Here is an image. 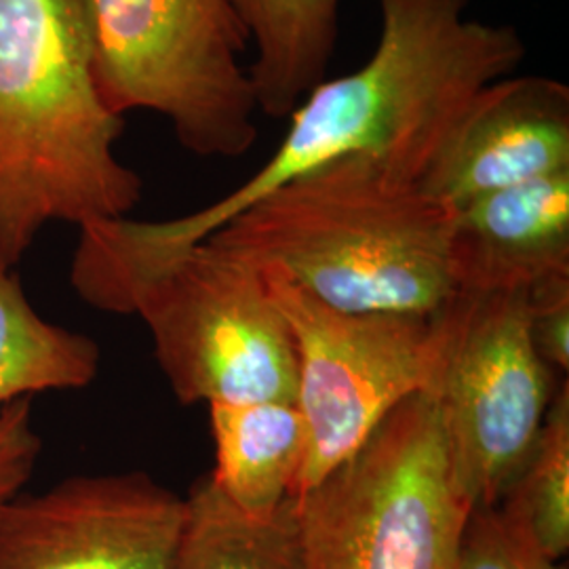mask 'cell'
Returning <instances> with one entry per match:
<instances>
[{
  "instance_id": "cell-1",
  "label": "cell",
  "mask_w": 569,
  "mask_h": 569,
  "mask_svg": "<svg viewBox=\"0 0 569 569\" xmlns=\"http://www.w3.org/2000/svg\"><path fill=\"white\" fill-rule=\"evenodd\" d=\"M472 0H378L382 30L355 72L321 81L287 117L283 142L224 199L152 224L159 243H201L279 186L363 154L422 182L472 98L515 74L528 47L509 23L468 20Z\"/></svg>"
},
{
  "instance_id": "cell-2",
  "label": "cell",
  "mask_w": 569,
  "mask_h": 569,
  "mask_svg": "<svg viewBox=\"0 0 569 569\" xmlns=\"http://www.w3.org/2000/svg\"><path fill=\"white\" fill-rule=\"evenodd\" d=\"M87 0H0V270L51 222L129 218L142 178L114 152Z\"/></svg>"
},
{
  "instance_id": "cell-3",
  "label": "cell",
  "mask_w": 569,
  "mask_h": 569,
  "mask_svg": "<svg viewBox=\"0 0 569 569\" xmlns=\"http://www.w3.org/2000/svg\"><path fill=\"white\" fill-rule=\"evenodd\" d=\"M453 220L422 183L350 154L279 186L207 239L333 308L430 317L458 291Z\"/></svg>"
},
{
  "instance_id": "cell-4",
  "label": "cell",
  "mask_w": 569,
  "mask_h": 569,
  "mask_svg": "<svg viewBox=\"0 0 569 569\" xmlns=\"http://www.w3.org/2000/svg\"><path fill=\"white\" fill-rule=\"evenodd\" d=\"M70 281L98 310L138 315L178 401H296V350L264 268L204 239L131 241L119 218L79 228Z\"/></svg>"
},
{
  "instance_id": "cell-5",
  "label": "cell",
  "mask_w": 569,
  "mask_h": 569,
  "mask_svg": "<svg viewBox=\"0 0 569 569\" xmlns=\"http://www.w3.org/2000/svg\"><path fill=\"white\" fill-rule=\"evenodd\" d=\"M472 512L451 479L441 418L425 392L296 496L306 569H456Z\"/></svg>"
},
{
  "instance_id": "cell-6",
  "label": "cell",
  "mask_w": 569,
  "mask_h": 569,
  "mask_svg": "<svg viewBox=\"0 0 569 569\" xmlns=\"http://www.w3.org/2000/svg\"><path fill=\"white\" fill-rule=\"evenodd\" d=\"M108 108L152 110L197 157L237 159L258 140L249 47L230 0H87Z\"/></svg>"
},
{
  "instance_id": "cell-7",
  "label": "cell",
  "mask_w": 569,
  "mask_h": 569,
  "mask_svg": "<svg viewBox=\"0 0 569 569\" xmlns=\"http://www.w3.org/2000/svg\"><path fill=\"white\" fill-rule=\"evenodd\" d=\"M529 289L456 291L432 315L427 392L439 411L456 488L498 507L552 403V369L529 333Z\"/></svg>"
},
{
  "instance_id": "cell-8",
  "label": "cell",
  "mask_w": 569,
  "mask_h": 569,
  "mask_svg": "<svg viewBox=\"0 0 569 569\" xmlns=\"http://www.w3.org/2000/svg\"><path fill=\"white\" fill-rule=\"evenodd\" d=\"M262 268L296 350V406L306 427L300 496L361 448L397 407L427 392L432 315L348 312L317 300L279 268Z\"/></svg>"
},
{
  "instance_id": "cell-9",
  "label": "cell",
  "mask_w": 569,
  "mask_h": 569,
  "mask_svg": "<svg viewBox=\"0 0 569 569\" xmlns=\"http://www.w3.org/2000/svg\"><path fill=\"white\" fill-rule=\"evenodd\" d=\"M183 498L150 475H77L0 507V569H171Z\"/></svg>"
},
{
  "instance_id": "cell-10",
  "label": "cell",
  "mask_w": 569,
  "mask_h": 569,
  "mask_svg": "<svg viewBox=\"0 0 569 569\" xmlns=\"http://www.w3.org/2000/svg\"><path fill=\"white\" fill-rule=\"evenodd\" d=\"M561 171H569L568 84L510 74L472 98L420 183L460 209Z\"/></svg>"
},
{
  "instance_id": "cell-11",
  "label": "cell",
  "mask_w": 569,
  "mask_h": 569,
  "mask_svg": "<svg viewBox=\"0 0 569 569\" xmlns=\"http://www.w3.org/2000/svg\"><path fill=\"white\" fill-rule=\"evenodd\" d=\"M458 291H519L569 274V171L456 209Z\"/></svg>"
},
{
  "instance_id": "cell-12",
  "label": "cell",
  "mask_w": 569,
  "mask_h": 569,
  "mask_svg": "<svg viewBox=\"0 0 569 569\" xmlns=\"http://www.w3.org/2000/svg\"><path fill=\"white\" fill-rule=\"evenodd\" d=\"M216 468L209 475L239 509L268 517L296 498L305 418L296 401L211 403Z\"/></svg>"
},
{
  "instance_id": "cell-13",
  "label": "cell",
  "mask_w": 569,
  "mask_h": 569,
  "mask_svg": "<svg viewBox=\"0 0 569 569\" xmlns=\"http://www.w3.org/2000/svg\"><path fill=\"white\" fill-rule=\"evenodd\" d=\"M256 58L247 68L258 112L287 119L327 79L342 0H230Z\"/></svg>"
},
{
  "instance_id": "cell-14",
  "label": "cell",
  "mask_w": 569,
  "mask_h": 569,
  "mask_svg": "<svg viewBox=\"0 0 569 569\" xmlns=\"http://www.w3.org/2000/svg\"><path fill=\"white\" fill-rule=\"evenodd\" d=\"M171 569H306L296 498L274 515L256 517L203 477L183 498Z\"/></svg>"
},
{
  "instance_id": "cell-15",
  "label": "cell",
  "mask_w": 569,
  "mask_h": 569,
  "mask_svg": "<svg viewBox=\"0 0 569 569\" xmlns=\"http://www.w3.org/2000/svg\"><path fill=\"white\" fill-rule=\"evenodd\" d=\"M100 361L93 338L47 321L30 305L18 270H0V411L42 392L89 387Z\"/></svg>"
},
{
  "instance_id": "cell-16",
  "label": "cell",
  "mask_w": 569,
  "mask_h": 569,
  "mask_svg": "<svg viewBox=\"0 0 569 569\" xmlns=\"http://www.w3.org/2000/svg\"><path fill=\"white\" fill-rule=\"evenodd\" d=\"M498 509L555 561L569 550V387L557 390L528 460Z\"/></svg>"
},
{
  "instance_id": "cell-17",
  "label": "cell",
  "mask_w": 569,
  "mask_h": 569,
  "mask_svg": "<svg viewBox=\"0 0 569 569\" xmlns=\"http://www.w3.org/2000/svg\"><path fill=\"white\" fill-rule=\"evenodd\" d=\"M456 569H568V566L547 557L502 510L489 507L470 515Z\"/></svg>"
},
{
  "instance_id": "cell-18",
  "label": "cell",
  "mask_w": 569,
  "mask_h": 569,
  "mask_svg": "<svg viewBox=\"0 0 569 569\" xmlns=\"http://www.w3.org/2000/svg\"><path fill=\"white\" fill-rule=\"evenodd\" d=\"M529 333L536 352L557 373L569 371V274L528 291Z\"/></svg>"
},
{
  "instance_id": "cell-19",
  "label": "cell",
  "mask_w": 569,
  "mask_h": 569,
  "mask_svg": "<svg viewBox=\"0 0 569 569\" xmlns=\"http://www.w3.org/2000/svg\"><path fill=\"white\" fill-rule=\"evenodd\" d=\"M41 449L30 399L4 407L0 411V507L28 486Z\"/></svg>"
}]
</instances>
